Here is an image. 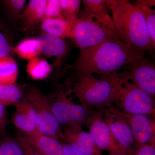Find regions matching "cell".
Segmentation results:
<instances>
[{
	"instance_id": "6da1fadb",
	"label": "cell",
	"mask_w": 155,
	"mask_h": 155,
	"mask_svg": "<svg viewBox=\"0 0 155 155\" xmlns=\"http://www.w3.org/2000/svg\"><path fill=\"white\" fill-rule=\"evenodd\" d=\"M127 71L100 75L75 71L67 81L66 90L73 94L81 105L95 110H103L114 107L122 83L130 76Z\"/></svg>"
},
{
	"instance_id": "7a4b0ae2",
	"label": "cell",
	"mask_w": 155,
	"mask_h": 155,
	"mask_svg": "<svg viewBox=\"0 0 155 155\" xmlns=\"http://www.w3.org/2000/svg\"><path fill=\"white\" fill-rule=\"evenodd\" d=\"M144 51L119 40L111 41L80 51L74 71L107 75L144 58Z\"/></svg>"
},
{
	"instance_id": "3957f363",
	"label": "cell",
	"mask_w": 155,
	"mask_h": 155,
	"mask_svg": "<svg viewBox=\"0 0 155 155\" xmlns=\"http://www.w3.org/2000/svg\"><path fill=\"white\" fill-rule=\"evenodd\" d=\"M105 1L108 8L112 12L118 39L138 49L153 52L155 44L140 10L127 0Z\"/></svg>"
},
{
	"instance_id": "277c9868",
	"label": "cell",
	"mask_w": 155,
	"mask_h": 155,
	"mask_svg": "<svg viewBox=\"0 0 155 155\" xmlns=\"http://www.w3.org/2000/svg\"><path fill=\"white\" fill-rule=\"evenodd\" d=\"M69 93L63 88L47 98L53 114L61 125L73 127H82L87 125L94 112L82 105L75 104Z\"/></svg>"
},
{
	"instance_id": "5b68a950",
	"label": "cell",
	"mask_w": 155,
	"mask_h": 155,
	"mask_svg": "<svg viewBox=\"0 0 155 155\" xmlns=\"http://www.w3.org/2000/svg\"><path fill=\"white\" fill-rule=\"evenodd\" d=\"M154 99L136 84L130 75L120 87L114 108L125 114L154 116Z\"/></svg>"
},
{
	"instance_id": "8992f818",
	"label": "cell",
	"mask_w": 155,
	"mask_h": 155,
	"mask_svg": "<svg viewBox=\"0 0 155 155\" xmlns=\"http://www.w3.org/2000/svg\"><path fill=\"white\" fill-rule=\"evenodd\" d=\"M24 97L35 110L38 131L53 138L62 139L63 130L61 124L53 114L47 97L35 87H32L25 93Z\"/></svg>"
},
{
	"instance_id": "52a82bcc",
	"label": "cell",
	"mask_w": 155,
	"mask_h": 155,
	"mask_svg": "<svg viewBox=\"0 0 155 155\" xmlns=\"http://www.w3.org/2000/svg\"><path fill=\"white\" fill-rule=\"evenodd\" d=\"M80 51L103 43L118 40L116 35L91 19L77 17L71 38Z\"/></svg>"
},
{
	"instance_id": "ba28073f",
	"label": "cell",
	"mask_w": 155,
	"mask_h": 155,
	"mask_svg": "<svg viewBox=\"0 0 155 155\" xmlns=\"http://www.w3.org/2000/svg\"><path fill=\"white\" fill-rule=\"evenodd\" d=\"M102 115V111L95 110L86 125L97 145L108 155H128L104 122Z\"/></svg>"
},
{
	"instance_id": "9c48e42d",
	"label": "cell",
	"mask_w": 155,
	"mask_h": 155,
	"mask_svg": "<svg viewBox=\"0 0 155 155\" xmlns=\"http://www.w3.org/2000/svg\"><path fill=\"white\" fill-rule=\"evenodd\" d=\"M102 114L104 122L116 140L127 151L128 155H131L137 143L125 117L114 107L103 110Z\"/></svg>"
},
{
	"instance_id": "30bf717a",
	"label": "cell",
	"mask_w": 155,
	"mask_h": 155,
	"mask_svg": "<svg viewBox=\"0 0 155 155\" xmlns=\"http://www.w3.org/2000/svg\"><path fill=\"white\" fill-rule=\"evenodd\" d=\"M118 111L127 120L137 144L155 147L154 120H152L148 115L127 114Z\"/></svg>"
},
{
	"instance_id": "8fae6325",
	"label": "cell",
	"mask_w": 155,
	"mask_h": 155,
	"mask_svg": "<svg viewBox=\"0 0 155 155\" xmlns=\"http://www.w3.org/2000/svg\"><path fill=\"white\" fill-rule=\"evenodd\" d=\"M62 139L84 155H103L91 134L82 127H65Z\"/></svg>"
},
{
	"instance_id": "7c38bea8",
	"label": "cell",
	"mask_w": 155,
	"mask_h": 155,
	"mask_svg": "<svg viewBox=\"0 0 155 155\" xmlns=\"http://www.w3.org/2000/svg\"><path fill=\"white\" fill-rule=\"evenodd\" d=\"M131 75V80L139 87L154 98L155 67L154 64L144 58L132 63L126 67Z\"/></svg>"
},
{
	"instance_id": "4fadbf2b",
	"label": "cell",
	"mask_w": 155,
	"mask_h": 155,
	"mask_svg": "<svg viewBox=\"0 0 155 155\" xmlns=\"http://www.w3.org/2000/svg\"><path fill=\"white\" fill-rule=\"evenodd\" d=\"M82 2L84 8L79 17L91 19L116 37L113 19L109 14L105 0H83Z\"/></svg>"
},
{
	"instance_id": "5bb4252c",
	"label": "cell",
	"mask_w": 155,
	"mask_h": 155,
	"mask_svg": "<svg viewBox=\"0 0 155 155\" xmlns=\"http://www.w3.org/2000/svg\"><path fill=\"white\" fill-rule=\"evenodd\" d=\"M11 121L18 130L25 135L37 130V117L35 110L25 97L15 106Z\"/></svg>"
},
{
	"instance_id": "9a60e30c",
	"label": "cell",
	"mask_w": 155,
	"mask_h": 155,
	"mask_svg": "<svg viewBox=\"0 0 155 155\" xmlns=\"http://www.w3.org/2000/svg\"><path fill=\"white\" fill-rule=\"evenodd\" d=\"M37 38L39 41L41 54L47 57H54V66L56 71L58 72L67 57L69 48L64 39L53 36L46 33H42Z\"/></svg>"
},
{
	"instance_id": "2e32d148",
	"label": "cell",
	"mask_w": 155,
	"mask_h": 155,
	"mask_svg": "<svg viewBox=\"0 0 155 155\" xmlns=\"http://www.w3.org/2000/svg\"><path fill=\"white\" fill-rule=\"evenodd\" d=\"M46 3L47 0H31L25 5L20 19L24 31H32L41 22Z\"/></svg>"
},
{
	"instance_id": "e0dca14e",
	"label": "cell",
	"mask_w": 155,
	"mask_h": 155,
	"mask_svg": "<svg viewBox=\"0 0 155 155\" xmlns=\"http://www.w3.org/2000/svg\"><path fill=\"white\" fill-rule=\"evenodd\" d=\"M24 135L42 155H65L64 144L57 139L38 131L28 135Z\"/></svg>"
},
{
	"instance_id": "ac0fdd59",
	"label": "cell",
	"mask_w": 155,
	"mask_h": 155,
	"mask_svg": "<svg viewBox=\"0 0 155 155\" xmlns=\"http://www.w3.org/2000/svg\"><path fill=\"white\" fill-rule=\"evenodd\" d=\"M75 20L69 21L63 18L45 19L41 22V27L44 33L64 39L71 38Z\"/></svg>"
},
{
	"instance_id": "d6986e66",
	"label": "cell",
	"mask_w": 155,
	"mask_h": 155,
	"mask_svg": "<svg viewBox=\"0 0 155 155\" xmlns=\"http://www.w3.org/2000/svg\"><path fill=\"white\" fill-rule=\"evenodd\" d=\"M25 94V87L22 85L16 83L0 84V101L6 107L16 106Z\"/></svg>"
},
{
	"instance_id": "ffe728a7",
	"label": "cell",
	"mask_w": 155,
	"mask_h": 155,
	"mask_svg": "<svg viewBox=\"0 0 155 155\" xmlns=\"http://www.w3.org/2000/svg\"><path fill=\"white\" fill-rule=\"evenodd\" d=\"M53 67L44 58L37 57L28 61L26 70L34 80H41L47 78L51 73Z\"/></svg>"
},
{
	"instance_id": "44dd1931",
	"label": "cell",
	"mask_w": 155,
	"mask_h": 155,
	"mask_svg": "<svg viewBox=\"0 0 155 155\" xmlns=\"http://www.w3.org/2000/svg\"><path fill=\"white\" fill-rule=\"evenodd\" d=\"M12 52L21 59L29 61L41 54L39 41L37 38H25L13 48Z\"/></svg>"
},
{
	"instance_id": "7402d4cb",
	"label": "cell",
	"mask_w": 155,
	"mask_h": 155,
	"mask_svg": "<svg viewBox=\"0 0 155 155\" xmlns=\"http://www.w3.org/2000/svg\"><path fill=\"white\" fill-rule=\"evenodd\" d=\"M19 70L15 60L11 56L0 58V84L16 83Z\"/></svg>"
},
{
	"instance_id": "603a6c76",
	"label": "cell",
	"mask_w": 155,
	"mask_h": 155,
	"mask_svg": "<svg viewBox=\"0 0 155 155\" xmlns=\"http://www.w3.org/2000/svg\"><path fill=\"white\" fill-rule=\"evenodd\" d=\"M134 5L141 11L147 25L150 36L155 44V11L146 4L145 1H137Z\"/></svg>"
},
{
	"instance_id": "cb8c5ba5",
	"label": "cell",
	"mask_w": 155,
	"mask_h": 155,
	"mask_svg": "<svg viewBox=\"0 0 155 155\" xmlns=\"http://www.w3.org/2000/svg\"><path fill=\"white\" fill-rule=\"evenodd\" d=\"M61 14L65 20L73 21L79 13L81 1L80 0H60Z\"/></svg>"
},
{
	"instance_id": "d4e9b609",
	"label": "cell",
	"mask_w": 155,
	"mask_h": 155,
	"mask_svg": "<svg viewBox=\"0 0 155 155\" xmlns=\"http://www.w3.org/2000/svg\"><path fill=\"white\" fill-rule=\"evenodd\" d=\"M2 137L0 139V155H23L21 147L16 139L6 134Z\"/></svg>"
},
{
	"instance_id": "484cf974",
	"label": "cell",
	"mask_w": 155,
	"mask_h": 155,
	"mask_svg": "<svg viewBox=\"0 0 155 155\" xmlns=\"http://www.w3.org/2000/svg\"><path fill=\"white\" fill-rule=\"evenodd\" d=\"M6 11L11 18L20 20L25 8L26 1L25 0H5L2 1Z\"/></svg>"
},
{
	"instance_id": "4316f807",
	"label": "cell",
	"mask_w": 155,
	"mask_h": 155,
	"mask_svg": "<svg viewBox=\"0 0 155 155\" xmlns=\"http://www.w3.org/2000/svg\"><path fill=\"white\" fill-rule=\"evenodd\" d=\"M61 18H63L61 16L60 0H47L42 20L45 19Z\"/></svg>"
},
{
	"instance_id": "83f0119b",
	"label": "cell",
	"mask_w": 155,
	"mask_h": 155,
	"mask_svg": "<svg viewBox=\"0 0 155 155\" xmlns=\"http://www.w3.org/2000/svg\"><path fill=\"white\" fill-rule=\"evenodd\" d=\"M8 32L5 26L0 21V58L9 56L12 52Z\"/></svg>"
},
{
	"instance_id": "f1b7e54d",
	"label": "cell",
	"mask_w": 155,
	"mask_h": 155,
	"mask_svg": "<svg viewBox=\"0 0 155 155\" xmlns=\"http://www.w3.org/2000/svg\"><path fill=\"white\" fill-rule=\"evenodd\" d=\"M15 138L21 147L23 155H42L31 143L23 134H18Z\"/></svg>"
},
{
	"instance_id": "f546056e",
	"label": "cell",
	"mask_w": 155,
	"mask_h": 155,
	"mask_svg": "<svg viewBox=\"0 0 155 155\" xmlns=\"http://www.w3.org/2000/svg\"><path fill=\"white\" fill-rule=\"evenodd\" d=\"M8 112L6 107L0 101V135L6 134V127L8 125Z\"/></svg>"
},
{
	"instance_id": "4dcf8cb0",
	"label": "cell",
	"mask_w": 155,
	"mask_h": 155,
	"mask_svg": "<svg viewBox=\"0 0 155 155\" xmlns=\"http://www.w3.org/2000/svg\"><path fill=\"white\" fill-rule=\"evenodd\" d=\"M131 155H155V147L147 144H137Z\"/></svg>"
},
{
	"instance_id": "1f68e13d",
	"label": "cell",
	"mask_w": 155,
	"mask_h": 155,
	"mask_svg": "<svg viewBox=\"0 0 155 155\" xmlns=\"http://www.w3.org/2000/svg\"><path fill=\"white\" fill-rule=\"evenodd\" d=\"M65 155H84L68 144H64Z\"/></svg>"
}]
</instances>
